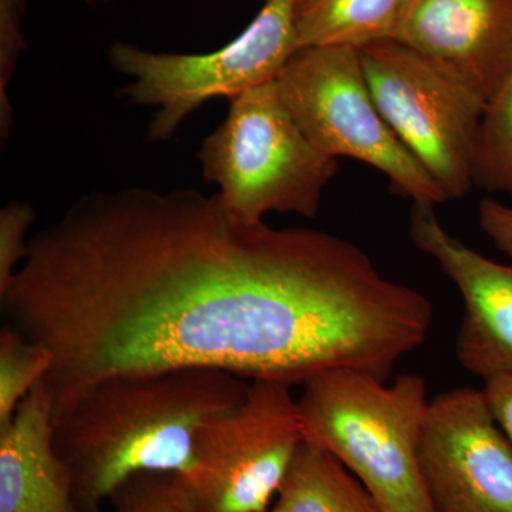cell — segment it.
<instances>
[{
  "label": "cell",
  "mask_w": 512,
  "mask_h": 512,
  "mask_svg": "<svg viewBox=\"0 0 512 512\" xmlns=\"http://www.w3.org/2000/svg\"><path fill=\"white\" fill-rule=\"evenodd\" d=\"M474 185L512 197V72L485 107L474 156Z\"/></svg>",
  "instance_id": "15"
},
{
  "label": "cell",
  "mask_w": 512,
  "mask_h": 512,
  "mask_svg": "<svg viewBox=\"0 0 512 512\" xmlns=\"http://www.w3.org/2000/svg\"><path fill=\"white\" fill-rule=\"evenodd\" d=\"M268 512L383 511L338 458L303 440Z\"/></svg>",
  "instance_id": "14"
},
{
  "label": "cell",
  "mask_w": 512,
  "mask_h": 512,
  "mask_svg": "<svg viewBox=\"0 0 512 512\" xmlns=\"http://www.w3.org/2000/svg\"><path fill=\"white\" fill-rule=\"evenodd\" d=\"M46 346L3 325L0 329V429H5L30 390L52 369Z\"/></svg>",
  "instance_id": "16"
},
{
  "label": "cell",
  "mask_w": 512,
  "mask_h": 512,
  "mask_svg": "<svg viewBox=\"0 0 512 512\" xmlns=\"http://www.w3.org/2000/svg\"><path fill=\"white\" fill-rule=\"evenodd\" d=\"M276 84L303 133L326 156L353 158L376 168L396 194L414 204L436 207L448 201L377 109L359 50L343 46L298 50Z\"/></svg>",
  "instance_id": "5"
},
{
  "label": "cell",
  "mask_w": 512,
  "mask_h": 512,
  "mask_svg": "<svg viewBox=\"0 0 512 512\" xmlns=\"http://www.w3.org/2000/svg\"><path fill=\"white\" fill-rule=\"evenodd\" d=\"M410 238L457 286L464 315L458 362L488 380L512 373V265L498 264L458 241L431 205L413 204Z\"/></svg>",
  "instance_id": "10"
},
{
  "label": "cell",
  "mask_w": 512,
  "mask_h": 512,
  "mask_svg": "<svg viewBox=\"0 0 512 512\" xmlns=\"http://www.w3.org/2000/svg\"><path fill=\"white\" fill-rule=\"evenodd\" d=\"M87 3L109 2V0H86Z\"/></svg>",
  "instance_id": "22"
},
{
  "label": "cell",
  "mask_w": 512,
  "mask_h": 512,
  "mask_svg": "<svg viewBox=\"0 0 512 512\" xmlns=\"http://www.w3.org/2000/svg\"><path fill=\"white\" fill-rule=\"evenodd\" d=\"M480 227L495 247L512 258V205L487 197L480 204Z\"/></svg>",
  "instance_id": "20"
},
{
  "label": "cell",
  "mask_w": 512,
  "mask_h": 512,
  "mask_svg": "<svg viewBox=\"0 0 512 512\" xmlns=\"http://www.w3.org/2000/svg\"><path fill=\"white\" fill-rule=\"evenodd\" d=\"M396 40L440 64L487 107L512 72V0H410Z\"/></svg>",
  "instance_id": "11"
},
{
  "label": "cell",
  "mask_w": 512,
  "mask_h": 512,
  "mask_svg": "<svg viewBox=\"0 0 512 512\" xmlns=\"http://www.w3.org/2000/svg\"><path fill=\"white\" fill-rule=\"evenodd\" d=\"M430 400L419 375L386 380L335 369L303 383V439L325 448L383 512H434L424 487L419 444Z\"/></svg>",
  "instance_id": "3"
},
{
  "label": "cell",
  "mask_w": 512,
  "mask_h": 512,
  "mask_svg": "<svg viewBox=\"0 0 512 512\" xmlns=\"http://www.w3.org/2000/svg\"><path fill=\"white\" fill-rule=\"evenodd\" d=\"M251 383L220 369H177L100 380L55 417L57 453L82 512H104L143 473L185 476L202 423L244 402Z\"/></svg>",
  "instance_id": "2"
},
{
  "label": "cell",
  "mask_w": 512,
  "mask_h": 512,
  "mask_svg": "<svg viewBox=\"0 0 512 512\" xmlns=\"http://www.w3.org/2000/svg\"><path fill=\"white\" fill-rule=\"evenodd\" d=\"M481 390L491 413L512 446V373L485 380Z\"/></svg>",
  "instance_id": "21"
},
{
  "label": "cell",
  "mask_w": 512,
  "mask_h": 512,
  "mask_svg": "<svg viewBox=\"0 0 512 512\" xmlns=\"http://www.w3.org/2000/svg\"><path fill=\"white\" fill-rule=\"evenodd\" d=\"M410 0H298V50L343 46L362 49L396 40Z\"/></svg>",
  "instance_id": "13"
},
{
  "label": "cell",
  "mask_w": 512,
  "mask_h": 512,
  "mask_svg": "<svg viewBox=\"0 0 512 512\" xmlns=\"http://www.w3.org/2000/svg\"><path fill=\"white\" fill-rule=\"evenodd\" d=\"M110 512H197L181 474L143 473L121 485Z\"/></svg>",
  "instance_id": "17"
},
{
  "label": "cell",
  "mask_w": 512,
  "mask_h": 512,
  "mask_svg": "<svg viewBox=\"0 0 512 512\" xmlns=\"http://www.w3.org/2000/svg\"><path fill=\"white\" fill-rule=\"evenodd\" d=\"M298 0H265L244 32L208 55L151 53L130 43L110 47L114 69L134 77L120 93L136 106H156L151 141L168 140L181 123L214 97L239 94L274 82L298 52Z\"/></svg>",
  "instance_id": "6"
},
{
  "label": "cell",
  "mask_w": 512,
  "mask_h": 512,
  "mask_svg": "<svg viewBox=\"0 0 512 512\" xmlns=\"http://www.w3.org/2000/svg\"><path fill=\"white\" fill-rule=\"evenodd\" d=\"M370 93L403 146L448 200L474 185V156L485 104L453 74L397 40L359 49Z\"/></svg>",
  "instance_id": "7"
},
{
  "label": "cell",
  "mask_w": 512,
  "mask_h": 512,
  "mask_svg": "<svg viewBox=\"0 0 512 512\" xmlns=\"http://www.w3.org/2000/svg\"><path fill=\"white\" fill-rule=\"evenodd\" d=\"M0 301L5 325L55 356V417L113 376L202 367L295 386L365 369L382 329L352 242L242 224L194 190L80 198L30 239Z\"/></svg>",
  "instance_id": "1"
},
{
  "label": "cell",
  "mask_w": 512,
  "mask_h": 512,
  "mask_svg": "<svg viewBox=\"0 0 512 512\" xmlns=\"http://www.w3.org/2000/svg\"><path fill=\"white\" fill-rule=\"evenodd\" d=\"M28 0H0V131L8 140L13 126V110L8 87L26 43L22 35V19Z\"/></svg>",
  "instance_id": "18"
},
{
  "label": "cell",
  "mask_w": 512,
  "mask_h": 512,
  "mask_svg": "<svg viewBox=\"0 0 512 512\" xmlns=\"http://www.w3.org/2000/svg\"><path fill=\"white\" fill-rule=\"evenodd\" d=\"M55 396L45 377L0 429V512H82L55 444Z\"/></svg>",
  "instance_id": "12"
},
{
  "label": "cell",
  "mask_w": 512,
  "mask_h": 512,
  "mask_svg": "<svg viewBox=\"0 0 512 512\" xmlns=\"http://www.w3.org/2000/svg\"><path fill=\"white\" fill-rule=\"evenodd\" d=\"M35 217V211L26 202H10L0 211V296L8 292L16 265L23 264L28 255L26 232Z\"/></svg>",
  "instance_id": "19"
},
{
  "label": "cell",
  "mask_w": 512,
  "mask_h": 512,
  "mask_svg": "<svg viewBox=\"0 0 512 512\" xmlns=\"http://www.w3.org/2000/svg\"><path fill=\"white\" fill-rule=\"evenodd\" d=\"M419 463L434 512H512V446L483 390L430 400Z\"/></svg>",
  "instance_id": "9"
},
{
  "label": "cell",
  "mask_w": 512,
  "mask_h": 512,
  "mask_svg": "<svg viewBox=\"0 0 512 512\" xmlns=\"http://www.w3.org/2000/svg\"><path fill=\"white\" fill-rule=\"evenodd\" d=\"M291 387L255 380L238 407L201 424L184 476L195 511H269L305 440Z\"/></svg>",
  "instance_id": "8"
},
{
  "label": "cell",
  "mask_w": 512,
  "mask_h": 512,
  "mask_svg": "<svg viewBox=\"0 0 512 512\" xmlns=\"http://www.w3.org/2000/svg\"><path fill=\"white\" fill-rule=\"evenodd\" d=\"M207 183L220 187L221 207L242 224L269 211L315 218L339 161L306 137L276 80L231 99L227 120L205 138L200 154Z\"/></svg>",
  "instance_id": "4"
}]
</instances>
